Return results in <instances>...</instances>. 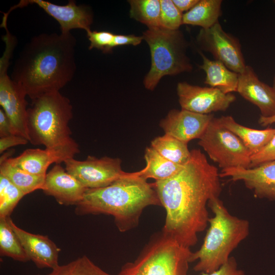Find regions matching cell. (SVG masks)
<instances>
[{
	"label": "cell",
	"instance_id": "obj_26",
	"mask_svg": "<svg viewBox=\"0 0 275 275\" xmlns=\"http://www.w3.org/2000/svg\"><path fill=\"white\" fill-rule=\"evenodd\" d=\"M9 217V216H8ZM8 217H0V254L20 262L30 259L11 227Z\"/></svg>",
	"mask_w": 275,
	"mask_h": 275
},
{
	"label": "cell",
	"instance_id": "obj_2",
	"mask_svg": "<svg viewBox=\"0 0 275 275\" xmlns=\"http://www.w3.org/2000/svg\"><path fill=\"white\" fill-rule=\"evenodd\" d=\"M76 45L71 32L33 37L16 60L11 78L31 100L60 91L75 73Z\"/></svg>",
	"mask_w": 275,
	"mask_h": 275
},
{
	"label": "cell",
	"instance_id": "obj_10",
	"mask_svg": "<svg viewBox=\"0 0 275 275\" xmlns=\"http://www.w3.org/2000/svg\"><path fill=\"white\" fill-rule=\"evenodd\" d=\"M197 41L202 49L210 52L231 70L238 74L244 71L246 65L239 41L226 33L219 21L210 28L201 29Z\"/></svg>",
	"mask_w": 275,
	"mask_h": 275
},
{
	"label": "cell",
	"instance_id": "obj_36",
	"mask_svg": "<svg viewBox=\"0 0 275 275\" xmlns=\"http://www.w3.org/2000/svg\"><path fill=\"white\" fill-rule=\"evenodd\" d=\"M14 134L11 122L4 110L0 108V138Z\"/></svg>",
	"mask_w": 275,
	"mask_h": 275
},
{
	"label": "cell",
	"instance_id": "obj_27",
	"mask_svg": "<svg viewBox=\"0 0 275 275\" xmlns=\"http://www.w3.org/2000/svg\"><path fill=\"white\" fill-rule=\"evenodd\" d=\"M130 16L148 29L160 26V3L158 0H131Z\"/></svg>",
	"mask_w": 275,
	"mask_h": 275
},
{
	"label": "cell",
	"instance_id": "obj_17",
	"mask_svg": "<svg viewBox=\"0 0 275 275\" xmlns=\"http://www.w3.org/2000/svg\"><path fill=\"white\" fill-rule=\"evenodd\" d=\"M87 189L60 164H55L46 174L42 191L61 205L76 206Z\"/></svg>",
	"mask_w": 275,
	"mask_h": 275
},
{
	"label": "cell",
	"instance_id": "obj_19",
	"mask_svg": "<svg viewBox=\"0 0 275 275\" xmlns=\"http://www.w3.org/2000/svg\"><path fill=\"white\" fill-rule=\"evenodd\" d=\"M9 224L30 260L39 268H54L59 265L61 251L47 236L30 233L16 226L10 216Z\"/></svg>",
	"mask_w": 275,
	"mask_h": 275
},
{
	"label": "cell",
	"instance_id": "obj_3",
	"mask_svg": "<svg viewBox=\"0 0 275 275\" xmlns=\"http://www.w3.org/2000/svg\"><path fill=\"white\" fill-rule=\"evenodd\" d=\"M152 205L161 206L153 183L141 177L139 171L106 187L87 189L75 212L111 215L119 230L124 232L135 227L144 209Z\"/></svg>",
	"mask_w": 275,
	"mask_h": 275
},
{
	"label": "cell",
	"instance_id": "obj_40",
	"mask_svg": "<svg viewBox=\"0 0 275 275\" xmlns=\"http://www.w3.org/2000/svg\"><path fill=\"white\" fill-rule=\"evenodd\" d=\"M273 3H274L275 4V0H274V1H273Z\"/></svg>",
	"mask_w": 275,
	"mask_h": 275
},
{
	"label": "cell",
	"instance_id": "obj_4",
	"mask_svg": "<svg viewBox=\"0 0 275 275\" xmlns=\"http://www.w3.org/2000/svg\"><path fill=\"white\" fill-rule=\"evenodd\" d=\"M214 215L208 221L209 228L200 248L192 252L190 262L198 260L195 271L211 273L218 269L231 257V253L248 237V220L232 215L219 197L208 203Z\"/></svg>",
	"mask_w": 275,
	"mask_h": 275
},
{
	"label": "cell",
	"instance_id": "obj_29",
	"mask_svg": "<svg viewBox=\"0 0 275 275\" xmlns=\"http://www.w3.org/2000/svg\"><path fill=\"white\" fill-rule=\"evenodd\" d=\"M24 196L9 179L0 174V217L10 216Z\"/></svg>",
	"mask_w": 275,
	"mask_h": 275
},
{
	"label": "cell",
	"instance_id": "obj_12",
	"mask_svg": "<svg viewBox=\"0 0 275 275\" xmlns=\"http://www.w3.org/2000/svg\"><path fill=\"white\" fill-rule=\"evenodd\" d=\"M7 67H0V105L9 118L14 134L29 141L27 96L8 74Z\"/></svg>",
	"mask_w": 275,
	"mask_h": 275
},
{
	"label": "cell",
	"instance_id": "obj_8",
	"mask_svg": "<svg viewBox=\"0 0 275 275\" xmlns=\"http://www.w3.org/2000/svg\"><path fill=\"white\" fill-rule=\"evenodd\" d=\"M198 144L222 169L250 168L251 153L242 141L213 118L199 139Z\"/></svg>",
	"mask_w": 275,
	"mask_h": 275
},
{
	"label": "cell",
	"instance_id": "obj_37",
	"mask_svg": "<svg viewBox=\"0 0 275 275\" xmlns=\"http://www.w3.org/2000/svg\"><path fill=\"white\" fill-rule=\"evenodd\" d=\"M199 0H173L177 9L182 13L188 11L194 7Z\"/></svg>",
	"mask_w": 275,
	"mask_h": 275
},
{
	"label": "cell",
	"instance_id": "obj_7",
	"mask_svg": "<svg viewBox=\"0 0 275 275\" xmlns=\"http://www.w3.org/2000/svg\"><path fill=\"white\" fill-rule=\"evenodd\" d=\"M142 36L151 57V68L144 80L146 89L153 90L164 76L191 71L193 66L186 54L187 42L180 31L150 28Z\"/></svg>",
	"mask_w": 275,
	"mask_h": 275
},
{
	"label": "cell",
	"instance_id": "obj_24",
	"mask_svg": "<svg viewBox=\"0 0 275 275\" xmlns=\"http://www.w3.org/2000/svg\"><path fill=\"white\" fill-rule=\"evenodd\" d=\"M0 174L6 177L25 195L42 190L45 176L35 175L11 164L7 160L0 163Z\"/></svg>",
	"mask_w": 275,
	"mask_h": 275
},
{
	"label": "cell",
	"instance_id": "obj_6",
	"mask_svg": "<svg viewBox=\"0 0 275 275\" xmlns=\"http://www.w3.org/2000/svg\"><path fill=\"white\" fill-rule=\"evenodd\" d=\"M192 251L162 230L152 236L137 258L118 275H188Z\"/></svg>",
	"mask_w": 275,
	"mask_h": 275
},
{
	"label": "cell",
	"instance_id": "obj_13",
	"mask_svg": "<svg viewBox=\"0 0 275 275\" xmlns=\"http://www.w3.org/2000/svg\"><path fill=\"white\" fill-rule=\"evenodd\" d=\"M35 4L47 14L56 19L60 25L61 33H67L73 29H82L87 32L91 30L93 16L89 7L76 4L75 1L70 0L65 5H59L44 0H22L12 7L10 11Z\"/></svg>",
	"mask_w": 275,
	"mask_h": 275
},
{
	"label": "cell",
	"instance_id": "obj_39",
	"mask_svg": "<svg viewBox=\"0 0 275 275\" xmlns=\"http://www.w3.org/2000/svg\"><path fill=\"white\" fill-rule=\"evenodd\" d=\"M273 89L275 90V75L274 76V77H273V85H272V86Z\"/></svg>",
	"mask_w": 275,
	"mask_h": 275
},
{
	"label": "cell",
	"instance_id": "obj_23",
	"mask_svg": "<svg viewBox=\"0 0 275 275\" xmlns=\"http://www.w3.org/2000/svg\"><path fill=\"white\" fill-rule=\"evenodd\" d=\"M221 0H199L190 10L183 14L182 24L207 29L218 22L221 15Z\"/></svg>",
	"mask_w": 275,
	"mask_h": 275
},
{
	"label": "cell",
	"instance_id": "obj_33",
	"mask_svg": "<svg viewBox=\"0 0 275 275\" xmlns=\"http://www.w3.org/2000/svg\"><path fill=\"white\" fill-rule=\"evenodd\" d=\"M202 275H245L244 272L238 268L236 259L231 256L228 261L218 269L211 273L202 272Z\"/></svg>",
	"mask_w": 275,
	"mask_h": 275
},
{
	"label": "cell",
	"instance_id": "obj_9",
	"mask_svg": "<svg viewBox=\"0 0 275 275\" xmlns=\"http://www.w3.org/2000/svg\"><path fill=\"white\" fill-rule=\"evenodd\" d=\"M64 163L66 171L87 189L106 187L130 173L122 170L119 158L89 155L84 160L71 158Z\"/></svg>",
	"mask_w": 275,
	"mask_h": 275
},
{
	"label": "cell",
	"instance_id": "obj_22",
	"mask_svg": "<svg viewBox=\"0 0 275 275\" xmlns=\"http://www.w3.org/2000/svg\"><path fill=\"white\" fill-rule=\"evenodd\" d=\"M144 158L146 166L140 171V176L146 180L152 178L156 181L168 179L178 173L184 165L168 160L151 146L146 148Z\"/></svg>",
	"mask_w": 275,
	"mask_h": 275
},
{
	"label": "cell",
	"instance_id": "obj_31",
	"mask_svg": "<svg viewBox=\"0 0 275 275\" xmlns=\"http://www.w3.org/2000/svg\"><path fill=\"white\" fill-rule=\"evenodd\" d=\"M90 41L89 49L96 48L104 53H108L113 50L112 43L115 34L107 31H91L87 32Z\"/></svg>",
	"mask_w": 275,
	"mask_h": 275
},
{
	"label": "cell",
	"instance_id": "obj_38",
	"mask_svg": "<svg viewBox=\"0 0 275 275\" xmlns=\"http://www.w3.org/2000/svg\"><path fill=\"white\" fill-rule=\"evenodd\" d=\"M259 123L262 126H266L270 125L273 123H275V116L270 118H263L260 117Z\"/></svg>",
	"mask_w": 275,
	"mask_h": 275
},
{
	"label": "cell",
	"instance_id": "obj_16",
	"mask_svg": "<svg viewBox=\"0 0 275 275\" xmlns=\"http://www.w3.org/2000/svg\"><path fill=\"white\" fill-rule=\"evenodd\" d=\"M213 115H202L187 110L172 109L162 119L159 126L164 134L188 143L199 139L205 131Z\"/></svg>",
	"mask_w": 275,
	"mask_h": 275
},
{
	"label": "cell",
	"instance_id": "obj_5",
	"mask_svg": "<svg viewBox=\"0 0 275 275\" xmlns=\"http://www.w3.org/2000/svg\"><path fill=\"white\" fill-rule=\"evenodd\" d=\"M72 111L69 99L60 91L46 93L32 100L28 108L29 142L53 148L75 141L69 126Z\"/></svg>",
	"mask_w": 275,
	"mask_h": 275
},
{
	"label": "cell",
	"instance_id": "obj_32",
	"mask_svg": "<svg viewBox=\"0 0 275 275\" xmlns=\"http://www.w3.org/2000/svg\"><path fill=\"white\" fill-rule=\"evenodd\" d=\"M251 160L250 168L265 162L275 160V134L267 145L260 152L251 155Z\"/></svg>",
	"mask_w": 275,
	"mask_h": 275
},
{
	"label": "cell",
	"instance_id": "obj_34",
	"mask_svg": "<svg viewBox=\"0 0 275 275\" xmlns=\"http://www.w3.org/2000/svg\"><path fill=\"white\" fill-rule=\"evenodd\" d=\"M29 142L25 138L16 134L0 138V153L13 147L25 145Z\"/></svg>",
	"mask_w": 275,
	"mask_h": 275
},
{
	"label": "cell",
	"instance_id": "obj_21",
	"mask_svg": "<svg viewBox=\"0 0 275 275\" xmlns=\"http://www.w3.org/2000/svg\"><path fill=\"white\" fill-rule=\"evenodd\" d=\"M203 63L199 66L206 73L204 82L225 94L237 92L239 74L227 68L221 62L211 60L200 52Z\"/></svg>",
	"mask_w": 275,
	"mask_h": 275
},
{
	"label": "cell",
	"instance_id": "obj_28",
	"mask_svg": "<svg viewBox=\"0 0 275 275\" xmlns=\"http://www.w3.org/2000/svg\"><path fill=\"white\" fill-rule=\"evenodd\" d=\"M40 275V274H37ZM46 275H112L96 265L87 256H82L70 263L58 265Z\"/></svg>",
	"mask_w": 275,
	"mask_h": 275
},
{
	"label": "cell",
	"instance_id": "obj_30",
	"mask_svg": "<svg viewBox=\"0 0 275 275\" xmlns=\"http://www.w3.org/2000/svg\"><path fill=\"white\" fill-rule=\"evenodd\" d=\"M160 26L170 30H178L182 24V13L171 0H160Z\"/></svg>",
	"mask_w": 275,
	"mask_h": 275
},
{
	"label": "cell",
	"instance_id": "obj_1",
	"mask_svg": "<svg viewBox=\"0 0 275 275\" xmlns=\"http://www.w3.org/2000/svg\"><path fill=\"white\" fill-rule=\"evenodd\" d=\"M188 161L172 177L153 186L166 216L161 230L180 245L190 248L198 242L210 218L209 200L222 190L219 173L200 149L190 151Z\"/></svg>",
	"mask_w": 275,
	"mask_h": 275
},
{
	"label": "cell",
	"instance_id": "obj_35",
	"mask_svg": "<svg viewBox=\"0 0 275 275\" xmlns=\"http://www.w3.org/2000/svg\"><path fill=\"white\" fill-rule=\"evenodd\" d=\"M143 39V36H136L134 35L115 34L112 48L113 49L116 47L126 45L136 46L140 44Z\"/></svg>",
	"mask_w": 275,
	"mask_h": 275
},
{
	"label": "cell",
	"instance_id": "obj_11",
	"mask_svg": "<svg viewBox=\"0 0 275 275\" xmlns=\"http://www.w3.org/2000/svg\"><path fill=\"white\" fill-rule=\"evenodd\" d=\"M177 93L181 109L202 115L225 111L236 99L232 93L225 94L212 87L179 82Z\"/></svg>",
	"mask_w": 275,
	"mask_h": 275
},
{
	"label": "cell",
	"instance_id": "obj_25",
	"mask_svg": "<svg viewBox=\"0 0 275 275\" xmlns=\"http://www.w3.org/2000/svg\"><path fill=\"white\" fill-rule=\"evenodd\" d=\"M151 147L163 157L180 165L186 163L191 155L187 143L167 134L154 138Z\"/></svg>",
	"mask_w": 275,
	"mask_h": 275
},
{
	"label": "cell",
	"instance_id": "obj_18",
	"mask_svg": "<svg viewBox=\"0 0 275 275\" xmlns=\"http://www.w3.org/2000/svg\"><path fill=\"white\" fill-rule=\"evenodd\" d=\"M237 92L258 107L260 117L275 116V90L261 81L251 66L246 65L244 71L239 74Z\"/></svg>",
	"mask_w": 275,
	"mask_h": 275
},
{
	"label": "cell",
	"instance_id": "obj_15",
	"mask_svg": "<svg viewBox=\"0 0 275 275\" xmlns=\"http://www.w3.org/2000/svg\"><path fill=\"white\" fill-rule=\"evenodd\" d=\"M80 152L78 144L74 141L67 145L53 148L28 149L16 157L7 159L11 164L35 175L46 176L52 163L60 164L74 158Z\"/></svg>",
	"mask_w": 275,
	"mask_h": 275
},
{
	"label": "cell",
	"instance_id": "obj_20",
	"mask_svg": "<svg viewBox=\"0 0 275 275\" xmlns=\"http://www.w3.org/2000/svg\"><path fill=\"white\" fill-rule=\"evenodd\" d=\"M219 123L236 135L248 149L251 155L260 152L275 134V128L260 130L243 126L230 116L217 118Z\"/></svg>",
	"mask_w": 275,
	"mask_h": 275
},
{
	"label": "cell",
	"instance_id": "obj_14",
	"mask_svg": "<svg viewBox=\"0 0 275 275\" xmlns=\"http://www.w3.org/2000/svg\"><path fill=\"white\" fill-rule=\"evenodd\" d=\"M219 177L229 178L234 182L242 181L247 188L253 191L255 198L275 202V160L248 169H222Z\"/></svg>",
	"mask_w": 275,
	"mask_h": 275
}]
</instances>
